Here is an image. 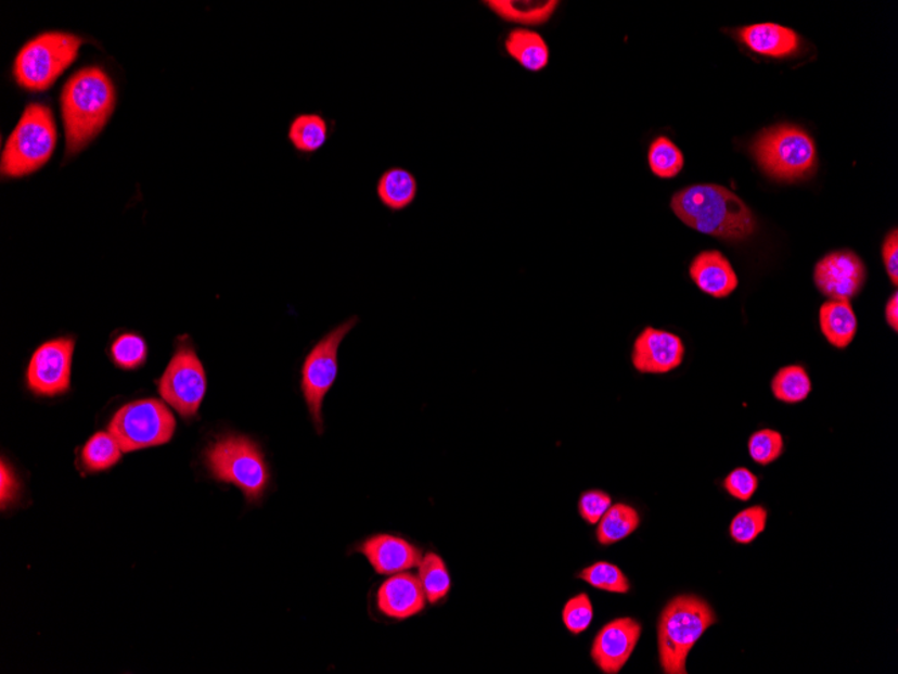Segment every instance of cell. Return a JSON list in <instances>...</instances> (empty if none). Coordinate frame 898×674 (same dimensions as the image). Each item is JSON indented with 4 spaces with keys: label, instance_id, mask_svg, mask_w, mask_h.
Listing matches in <instances>:
<instances>
[{
    "label": "cell",
    "instance_id": "obj_1",
    "mask_svg": "<svg viewBox=\"0 0 898 674\" xmlns=\"http://www.w3.org/2000/svg\"><path fill=\"white\" fill-rule=\"evenodd\" d=\"M679 220L697 232L741 241L755 233L757 222L749 206L736 194L718 185H693L671 199Z\"/></svg>",
    "mask_w": 898,
    "mask_h": 674
},
{
    "label": "cell",
    "instance_id": "obj_2",
    "mask_svg": "<svg viewBox=\"0 0 898 674\" xmlns=\"http://www.w3.org/2000/svg\"><path fill=\"white\" fill-rule=\"evenodd\" d=\"M116 103L115 87L99 67L77 72L61 94L66 155H77L108 122Z\"/></svg>",
    "mask_w": 898,
    "mask_h": 674
},
{
    "label": "cell",
    "instance_id": "obj_3",
    "mask_svg": "<svg viewBox=\"0 0 898 674\" xmlns=\"http://www.w3.org/2000/svg\"><path fill=\"white\" fill-rule=\"evenodd\" d=\"M716 622L710 605L695 595H681L670 600L658 623L662 670L667 674L688 673L690 651Z\"/></svg>",
    "mask_w": 898,
    "mask_h": 674
},
{
    "label": "cell",
    "instance_id": "obj_4",
    "mask_svg": "<svg viewBox=\"0 0 898 674\" xmlns=\"http://www.w3.org/2000/svg\"><path fill=\"white\" fill-rule=\"evenodd\" d=\"M205 465L213 479L240 488L249 504L261 501L271 481L262 449L245 435L218 437L206 448Z\"/></svg>",
    "mask_w": 898,
    "mask_h": 674
},
{
    "label": "cell",
    "instance_id": "obj_5",
    "mask_svg": "<svg viewBox=\"0 0 898 674\" xmlns=\"http://www.w3.org/2000/svg\"><path fill=\"white\" fill-rule=\"evenodd\" d=\"M751 150L762 171L779 181H799L817 168L816 143L805 129L793 125L765 129Z\"/></svg>",
    "mask_w": 898,
    "mask_h": 674
},
{
    "label": "cell",
    "instance_id": "obj_6",
    "mask_svg": "<svg viewBox=\"0 0 898 674\" xmlns=\"http://www.w3.org/2000/svg\"><path fill=\"white\" fill-rule=\"evenodd\" d=\"M55 143L57 128L52 111L43 104L27 105L5 143L2 156L3 176L20 178L37 171L53 155Z\"/></svg>",
    "mask_w": 898,
    "mask_h": 674
},
{
    "label": "cell",
    "instance_id": "obj_7",
    "mask_svg": "<svg viewBox=\"0 0 898 674\" xmlns=\"http://www.w3.org/2000/svg\"><path fill=\"white\" fill-rule=\"evenodd\" d=\"M81 44L80 37L66 33H47L31 39L16 55V82L27 91H47L75 63Z\"/></svg>",
    "mask_w": 898,
    "mask_h": 674
},
{
    "label": "cell",
    "instance_id": "obj_8",
    "mask_svg": "<svg viewBox=\"0 0 898 674\" xmlns=\"http://www.w3.org/2000/svg\"><path fill=\"white\" fill-rule=\"evenodd\" d=\"M358 322L359 318L352 317L329 331L307 354L303 363L300 383L303 397H305L312 424L316 425L319 435H323L324 432V398L338 378L339 347Z\"/></svg>",
    "mask_w": 898,
    "mask_h": 674
},
{
    "label": "cell",
    "instance_id": "obj_9",
    "mask_svg": "<svg viewBox=\"0 0 898 674\" xmlns=\"http://www.w3.org/2000/svg\"><path fill=\"white\" fill-rule=\"evenodd\" d=\"M176 418L165 404L150 398L127 404L115 414L110 432L125 453L166 445L176 432Z\"/></svg>",
    "mask_w": 898,
    "mask_h": 674
},
{
    "label": "cell",
    "instance_id": "obj_10",
    "mask_svg": "<svg viewBox=\"0 0 898 674\" xmlns=\"http://www.w3.org/2000/svg\"><path fill=\"white\" fill-rule=\"evenodd\" d=\"M207 379L204 365L192 346L181 345L158 381L163 400L181 415L193 419L206 395Z\"/></svg>",
    "mask_w": 898,
    "mask_h": 674
},
{
    "label": "cell",
    "instance_id": "obj_11",
    "mask_svg": "<svg viewBox=\"0 0 898 674\" xmlns=\"http://www.w3.org/2000/svg\"><path fill=\"white\" fill-rule=\"evenodd\" d=\"M75 340L49 341L33 354L27 368V387L39 397H55L70 391Z\"/></svg>",
    "mask_w": 898,
    "mask_h": 674
},
{
    "label": "cell",
    "instance_id": "obj_12",
    "mask_svg": "<svg viewBox=\"0 0 898 674\" xmlns=\"http://www.w3.org/2000/svg\"><path fill=\"white\" fill-rule=\"evenodd\" d=\"M819 291L832 301H850L867 280V268L852 251H835L819 260L813 269Z\"/></svg>",
    "mask_w": 898,
    "mask_h": 674
},
{
    "label": "cell",
    "instance_id": "obj_13",
    "mask_svg": "<svg viewBox=\"0 0 898 674\" xmlns=\"http://www.w3.org/2000/svg\"><path fill=\"white\" fill-rule=\"evenodd\" d=\"M641 634V623L632 618L610 622L594 638L591 650L594 664L604 673H619L630 660Z\"/></svg>",
    "mask_w": 898,
    "mask_h": 674
},
{
    "label": "cell",
    "instance_id": "obj_14",
    "mask_svg": "<svg viewBox=\"0 0 898 674\" xmlns=\"http://www.w3.org/2000/svg\"><path fill=\"white\" fill-rule=\"evenodd\" d=\"M632 365L639 373L665 374L681 367L684 345L669 331L645 328L633 342Z\"/></svg>",
    "mask_w": 898,
    "mask_h": 674
},
{
    "label": "cell",
    "instance_id": "obj_15",
    "mask_svg": "<svg viewBox=\"0 0 898 674\" xmlns=\"http://www.w3.org/2000/svg\"><path fill=\"white\" fill-rule=\"evenodd\" d=\"M379 575H397L416 569L423 560L421 550L401 537L377 535L357 547Z\"/></svg>",
    "mask_w": 898,
    "mask_h": 674
},
{
    "label": "cell",
    "instance_id": "obj_16",
    "mask_svg": "<svg viewBox=\"0 0 898 674\" xmlns=\"http://www.w3.org/2000/svg\"><path fill=\"white\" fill-rule=\"evenodd\" d=\"M426 597L418 576L392 575L381 584L377 593L379 610L392 620H408L425 609Z\"/></svg>",
    "mask_w": 898,
    "mask_h": 674
},
{
    "label": "cell",
    "instance_id": "obj_17",
    "mask_svg": "<svg viewBox=\"0 0 898 674\" xmlns=\"http://www.w3.org/2000/svg\"><path fill=\"white\" fill-rule=\"evenodd\" d=\"M689 272L701 291L718 300L731 295L739 285L732 264L718 251L701 252L690 264Z\"/></svg>",
    "mask_w": 898,
    "mask_h": 674
},
{
    "label": "cell",
    "instance_id": "obj_18",
    "mask_svg": "<svg viewBox=\"0 0 898 674\" xmlns=\"http://www.w3.org/2000/svg\"><path fill=\"white\" fill-rule=\"evenodd\" d=\"M739 38L754 52L768 58H790L800 49V37L793 29L777 24L745 26Z\"/></svg>",
    "mask_w": 898,
    "mask_h": 674
},
{
    "label": "cell",
    "instance_id": "obj_19",
    "mask_svg": "<svg viewBox=\"0 0 898 674\" xmlns=\"http://www.w3.org/2000/svg\"><path fill=\"white\" fill-rule=\"evenodd\" d=\"M488 9L499 18L521 26H542L559 9L557 0H488Z\"/></svg>",
    "mask_w": 898,
    "mask_h": 674
},
{
    "label": "cell",
    "instance_id": "obj_20",
    "mask_svg": "<svg viewBox=\"0 0 898 674\" xmlns=\"http://www.w3.org/2000/svg\"><path fill=\"white\" fill-rule=\"evenodd\" d=\"M819 323L823 335L836 349H846L857 334L858 321L849 301L823 303Z\"/></svg>",
    "mask_w": 898,
    "mask_h": 674
},
{
    "label": "cell",
    "instance_id": "obj_21",
    "mask_svg": "<svg viewBox=\"0 0 898 674\" xmlns=\"http://www.w3.org/2000/svg\"><path fill=\"white\" fill-rule=\"evenodd\" d=\"M510 58L529 72H541L549 65L550 50L541 34L524 29H513L504 41Z\"/></svg>",
    "mask_w": 898,
    "mask_h": 674
},
{
    "label": "cell",
    "instance_id": "obj_22",
    "mask_svg": "<svg viewBox=\"0 0 898 674\" xmlns=\"http://www.w3.org/2000/svg\"><path fill=\"white\" fill-rule=\"evenodd\" d=\"M418 192L416 178L402 167L389 168L377 182L379 200L390 212L407 209L416 200Z\"/></svg>",
    "mask_w": 898,
    "mask_h": 674
},
{
    "label": "cell",
    "instance_id": "obj_23",
    "mask_svg": "<svg viewBox=\"0 0 898 674\" xmlns=\"http://www.w3.org/2000/svg\"><path fill=\"white\" fill-rule=\"evenodd\" d=\"M639 525H641V516L630 505H611L602 520L599 521L598 541L603 546H611L631 536Z\"/></svg>",
    "mask_w": 898,
    "mask_h": 674
},
{
    "label": "cell",
    "instance_id": "obj_24",
    "mask_svg": "<svg viewBox=\"0 0 898 674\" xmlns=\"http://www.w3.org/2000/svg\"><path fill=\"white\" fill-rule=\"evenodd\" d=\"M288 139L300 153H318L329 140L328 122L319 114L297 115L291 123Z\"/></svg>",
    "mask_w": 898,
    "mask_h": 674
},
{
    "label": "cell",
    "instance_id": "obj_25",
    "mask_svg": "<svg viewBox=\"0 0 898 674\" xmlns=\"http://www.w3.org/2000/svg\"><path fill=\"white\" fill-rule=\"evenodd\" d=\"M123 448L111 432H98L84 446L81 460L91 473L110 470L121 459Z\"/></svg>",
    "mask_w": 898,
    "mask_h": 674
},
{
    "label": "cell",
    "instance_id": "obj_26",
    "mask_svg": "<svg viewBox=\"0 0 898 674\" xmlns=\"http://www.w3.org/2000/svg\"><path fill=\"white\" fill-rule=\"evenodd\" d=\"M418 577L431 605L440 602L451 592V576L439 555L429 552L424 556Z\"/></svg>",
    "mask_w": 898,
    "mask_h": 674
},
{
    "label": "cell",
    "instance_id": "obj_27",
    "mask_svg": "<svg viewBox=\"0 0 898 674\" xmlns=\"http://www.w3.org/2000/svg\"><path fill=\"white\" fill-rule=\"evenodd\" d=\"M773 396L778 400L796 404L805 402L811 392L810 376L799 365H790L779 370L771 383Z\"/></svg>",
    "mask_w": 898,
    "mask_h": 674
},
{
    "label": "cell",
    "instance_id": "obj_28",
    "mask_svg": "<svg viewBox=\"0 0 898 674\" xmlns=\"http://www.w3.org/2000/svg\"><path fill=\"white\" fill-rule=\"evenodd\" d=\"M649 166L658 178H676L684 166L682 151L669 138L658 137L650 145Z\"/></svg>",
    "mask_w": 898,
    "mask_h": 674
},
{
    "label": "cell",
    "instance_id": "obj_29",
    "mask_svg": "<svg viewBox=\"0 0 898 674\" xmlns=\"http://www.w3.org/2000/svg\"><path fill=\"white\" fill-rule=\"evenodd\" d=\"M578 577L587 582L589 586L607 593L627 594L631 588L625 572L607 561H599V563L587 567L578 574Z\"/></svg>",
    "mask_w": 898,
    "mask_h": 674
},
{
    "label": "cell",
    "instance_id": "obj_30",
    "mask_svg": "<svg viewBox=\"0 0 898 674\" xmlns=\"http://www.w3.org/2000/svg\"><path fill=\"white\" fill-rule=\"evenodd\" d=\"M768 513L762 507H752L741 510L731 522V537L737 544H751L765 532Z\"/></svg>",
    "mask_w": 898,
    "mask_h": 674
},
{
    "label": "cell",
    "instance_id": "obj_31",
    "mask_svg": "<svg viewBox=\"0 0 898 674\" xmlns=\"http://www.w3.org/2000/svg\"><path fill=\"white\" fill-rule=\"evenodd\" d=\"M111 354L117 367L127 370L138 369L147 358V345L142 336L125 334L114 342Z\"/></svg>",
    "mask_w": 898,
    "mask_h": 674
},
{
    "label": "cell",
    "instance_id": "obj_32",
    "mask_svg": "<svg viewBox=\"0 0 898 674\" xmlns=\"http://www.w3.org/2000/svg\"><path fill=\"white\" fill-rule=\"evenodd\" d=\"M751 458L756 463L768 466L782 457L784 453L783 435L773 430H760L751 435L748 441Z\"/></svg>",
    "mask_w": 898,
    "mask_h": 674
},
{
    "label": "cell",
    "instance_id": "obj_33",
    "mask_svg": "<svg viewBox=\"0 0 898 674\" xmlns=\"http://www.w3.org/2000/svg\"><path fill=\"white\" fill-rule=\"evenodd\" d=\"M592 620L593 606L587 594H578L565 605L563 621L572 634L586 632Z\"/></svg>",
    "mask_w": 898,
    "mask_h": 674
},
{
    "label": "cell",
    "instance_id": "obj_34",
    "mask_svg": "<svg viewBox=\"0 0 898 674\" xmlns=\"http://www.w3.org/2000/svg\"><path fill=\"white\" fill-rule=\"evenodd\" d=\"M759 487V479L746 468H737L727 475L723 488L740 501H749Z\"/></svg>",
    "mask_w": 898,
    "mask_h": 674
},
{
    "label": "cell",
    "instance_id": "obj_35",
    "mask_svg": "<svg viewBox=\"0 0 898 674\" xmlns=\"http://www.w3.org/2000/svg\"><path fill=\"white\" fill-rule=\"evenodd\" d=\"M610 494L602 491H588L578 499V512L588 524H599L602 517L611 508Z\"/></svg>",
    "mask_w": 898,
    "mask_h": 674
},
{
    "label": "cell",
    "instance_id": "obj_36",
    "mask_svg": "<svg viewBox=\"0 0 898 674\" xmlns=\"http://www.w3.org/2000/svg\"><path fill=\"white\" fill-rule=\"evenodd\" d=\"M883 257L886 272L895 285L898 284V232L897 229L886 236L883 245Z\"/></svg>",
    "mask_w": 898,
    "mask_h": 674
},
{
    "label": "cell",
    "instance_id": "obj_37",
    "mask_svg": "<svg viewBox=\"0 0 898 674\" xmlns=\"http://www.w3.org/2000/svg\"><path fill=\"white\" fill-rule=\"evenodd\" d=\"M18 481H16V476L13 473V470L8 468L4 462H2V507L5 508V504L13 503L16 494H18Z\"/></svg>",
    "mask_w": 898,
    "mask_h": 674
},
{
    "label": "cell",
    "instance_id": "obj_38",
    "mask_svg": "<svg viewBox=\"0 0 898 674\" xmlns=\"http://www.w3.org/2000/svg\"><path fill=\"white\" fill-rule=\"evenodd\" d=\"M886 322L890 326L891 329L895 331L898 330V295H891L890 300L888 301V305H886L885 310Z\"/></svg>",
    "mask_w": 898,
    "mask_h": 674
}]
</instances>
